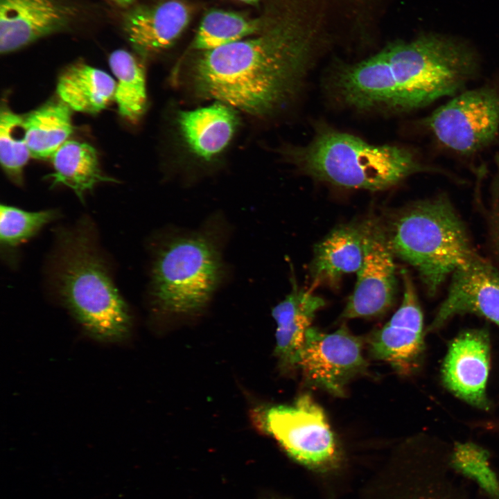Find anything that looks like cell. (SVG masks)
<instances>
[{
	"instance_id": "cell-1",
	"label": "cell",
	"mask_w": 499,
	"mask_h": 499,
	"mask_svg": "<svg viewBox=\"0 0 499 499\" xmlns=\"http://www.w3.org/2000/svg\"><path fill=\"white\" fill-rule=\"evenodd\" d=\"M324 14L319 0H265L256 34L200 53L193 67L196 89L254 116L281 109L324 46Z\"/></svg>"
},
{
	"instance_id": "cell-2",
	"label": "cell",
	"mask_w": 499,
	"mask_h": 499,
	"mask_svg": "<svg viewBox=\"0 0 499 499\" xmlns=\"http://www.w3.org/2000/svg\"><path fill=\"white\" fill-rule=\"evenodd\" d=\"M464 46L436 35L396 41L371 56L333 71L329 89L360 111L406 112L456 94L476 71Z\"/></svg>"
},
{
	"instance_id": "cell-3",
	"label": "cell",
	"mask_w": 499,
	"mask_h": 499,
	"mask_svg": "<svg viewBox=\"0 0 499 499\" xmlns=\"http://www.w3.org/2000/svg\"><path fill=\"white\" fill-rule=\"evenodd\" d=\"M286 150L305 175L347 189L382 191L428 169L406 148L372 144L324 125L308 143Z\"/></svg>"
},
{
	"instance_id": "cell-4",
	"label": "cell",
	"mask_w": 499,
	"mask_h": 499,
	"mask_svg": "<svg viewBox=\"0 0 499 499\" xmlns=\"http://www.w3.org/2000/svg\"><path fill=\"white\" fill-rule=\"evenodd\" d=\"M385 229L394 255L416 269L431 296L449 274L478 254L464 222L443 195L404 208Z\"/></svg>"
},
{
	"instance_id": "cell-5",
	"label": "cell",
	"mask_w": 499,
	"mask_h": 499,
	"mask_svg": "<svg viewBox=\"0 0 499 499\" xmlns=\"http://www.w3.org/2000/svg\"><path fill=\"white\" fill-rule=\"evenodd\" d=\"M61 244L57 283L67 308L96 339L117 342L127 338L132 323L128 307L89 235L67 232Z\"/></svg>"
},
{
	"instance_id": "cell-6",
	"label": "cell",
	"mask_w": 499,
	"mask_h": 499,
	"mask_svg": "<svg viewBox=\"0 0 499 499\" xmlns=\"http://www.w3.org/2000/svg\"><path fill=\"white\" fill-rule=\"evenodd\" d=\"M216 241L204 232L175 236L158 249L152 263L150 292L159 309L177 314L199 311L222 277Z\"/></svg>"
},
{
	"instance_id": "cell-7",
	"label": "cell",
	"mask_w": 499,
	"mask_h": 499,
	"mask_svg": "<svg viewBox=\"0 0 499 499\" xmlns=\"http://www.w3.org/2000/svg\"><path fill=\"white\" fill-rule=\"evenodd\" d=\"M423 123L437 140L462 154L475 152L495 138L499 128V89L466 91L437 109Z\"/></svg>"
},
{
	"instance_id": "cell-8",
	"label": "cell",
	"mask_w": 499,
	"mask_h": 499,
	"mask_svg": "<svg viewBox=\"0 0 499 499\" xmlns=\"http://www.w3.org/2000/svg\"><path fill=\"white\" fill-rule=\"evenodd\" d=\"M261 423L267 432L300 462L319 465L335 455V438L326 415L308 394L301 396L292 405L265 409Z\"/></svg>"
},
{
	"instance_id": "cell-9",
	"label": "cell",
	"mask_w": 499,
	"mask_h": 499,
	"mask_svg": "<svg viewBox=\"0 0 499 499\" xmlns=\"http://www.w3.org/2000/svg\"><path fill=\"white\" fill-rule=\"evenodd\" d=\"M366 367L362 340L344 325L331 333L308 329L297 367L311 385L342 396L348 382Z\"/></svg>"
},
{
	"instance_id": "cell-10",
	"label": "cell",
	"mask_w": 499,
	"mask_h": 499,
	"mask_svg": "<svg viewBox=\"0 0 499 499\" xmlns=\"http://www.w3.org/2000/svg\"><path fill=\"white\" fill-rule=\"evenodd\" d=\"M364 256L357 281L341 315L342 319L371 318L385 313L396 292L394 254L385 227L376 220L362 222Z\"/></svg>"
},
{
	"instance_id": "cell-11",
	"label": "cell",
	"mask_w": 499,
	"mask_h": 499,
	"mask_svg": "<svg viewBox=\"0 0 499 499\" xmlns=\"http://www.w3.org/2000/svg\"><path fill=\"white\" fill-rule=\"evenodd\" d=\"M403 296L400 307L369 339L371 356L389 363L401 374L419 367L423 355V317L410 274L401 271Z\"/></svg>"
},
{
	"instance_id": "cell-12",
	"label": "cell",
	"mask_w": 499,
	"mask_h": 499,
	"mask_svg": "<svg viewBox=\"0 0 499 499\" xmlns=\"http://www.w3.org/2000/svg\"><path fill=\"white\" fill-rule=\"evenodd\" d=\"M451 276L447 295L427 331H436L455 316L468 313L483 317L499 328V270L478 254Z\"/></svg>"
},
{
	"instance_id": "cell-13",
	"label": "cell",
	"mask_w": 499,
	"mask_h": 499,
	"mask_svg": "<svg viewBox=\"0 0 499 499\" xmlns=\"http://www.w3.org/2000/svg\"><path fill=\"white\" fill-rule=\"evenodd\" d=\"M490 342L486 329L459 333L450 343L444 358L441 380L455 396L480 410L491 404L487 394L489 372Z\"/></svg>"
},
{
	"instance_id": "cell-14",
	"label": "cell",
	"mask_w": 499,
	"mask_h": 499,
	"mask_svg": "<svg viewBox=\"0 0 499 499\" xmlns=\"http://www.w3.org/2000/svg\"><path fill=\"white\" fill-rule=\"evenodd\" d=\"M77 11L65 0H0L1 53L67 29Z\"/></svg>"
},
{
	"instance_id": "cell-15",
	"label": "cell",
	"mask_w": 499,
	"mask_h": 499,
	"mask_svg": "<svg viewBox=\"0 0 499 499\" xmlns=\"http://www.w3.org/2000/svg\"><path fill=\"white\" fill-rule=\"evenodd\" d=\"M192 14L191 6L182 0L138 6L125 15L123 30L138 53L151 55L170 46L186 28Z\"/></svg>"
},
{
	"instance_id": "cell-16",
	"label": "cell",
	"mask_w": 499,
	"mask_h": 499,
	"mask_svg": "<svg viewBox=\"0 0 499 499\" xmlns=\"http://www.w3.org/2000/svg\"><path fill=\"white\" fill-rule=\"evenodd\" d=\"M293 283L291 292L272 311L277 324L275 355L283 369L297 367L306 333L325 304L322 298Z\"/></svg>"
},
{
	"instance_id": "cell-17",
	"label": "cell",
	"mask_w": 499,
	"mask_h": 499,
	"mask_svg": "<svg viewBox=\"0 0 499 499\" xmlns=\"http://www.w3.org/2000/svg\"><path fill=\"white\" fill-rule=\"evenodd\" d=\"M363 256L362 222L333 229L315 246L310 268L313 285L334 286L343 275L357 273Z\"/></svg>"
},
{
	"instance_id": "cell-18",
	"label": "cell",
	"mask_w": 499,
	"mask_h": 499,
	"mask_svg": "<svg viewBox=\"0 0 499 499\" xmlns=\"http://www.w3.org/2000/svg\"><path fill=\"white\" fill-rule=\"evenodd\" d=\"M181 133L191 150L197 155L210 159L229 143L238 125L232 107L217 101L178 115Z\"/></svg>"
},
{
	"instance_id": "cell-19",
	"label": "cell",
	"mask_w": 499,
	"mask_h": 499,
	"mask_svg": "<svg viewBox=\"0 0 499 499\" xmlns=\"http://www.w3.org/2000/svg\"><path fill=\"white\" fill-rule=\"evenodd\" d=\"M116 82L108 73L83 62L67 67L57 84L59 98L71 110L94 114L114 98Z\"/></svg>"
},
{
	"instance_id": "cell-20",
	"label": "cell",
	"mask_w": 499,
	"mask_h": 499,
	"mask_svg": "<svg viewBox=\"0 0 499 499\" xmlns=\"http://www.w3.org/2000/svg\"><path fill=\"white\" fill-rule=\"evenodd\" d=\"M54 173L53 185H64L83 200L86 192L102 182L114 180L105 176L99 166L96 150L89 144L68 140L51 157Z\"/></svg>"
},
{
	"instance_id": "cell-21",
	"label": "cell",
	"mask_w": 499,
	"mask_h": 499,
	"mask_svg": "<svg viewBox=\"0 0 499 499\" xmlns=\"http://www.w3.org/2000/svg\"><path fill=\"white\" fill-rule=\"evenodd\" d=\"M71 109L60 99L49 101L23 117L31 157L50 158L72 133Z\"/></svg>"
},
{
	"instance_id": "cell-22",
	"label": "cell",
	"mask_w": 499,
	"mask_h": 499,
	"mask_svg": "<svg viewBox=\"0 0 499 499\" xmlns=\"http://www.w3.org/2000/svg\"><path fill=\"white\" fill-rule=\"evenodd\" d=\"M263 25L261 15L211 9L203 16L189 49L200 52L223 46L256 34Z\"/></svg>"
},
{
	"instance_id": "cell-23",
	"label": "cell",
	"mask_w": 499,
	"mask_h": 499,
	"mask_svg": "<svg viewBox=\"0 0 499 499\" xmlns=\"http://www.w3.org/2000/svg\"><path fill=\"white\" fill-rule=\"evenodd\" d=\"M109 64L116 78L114 99L119 112L130 122H136L146 105V89L143 67L137 58L123 49L113 51Z\"/></svg>"
},
{
	"instance_id": "cell-24",
	"label": "cell",
	"mask_w": 499,
	"mask_h": 499,
	"mask_svg": "<svg viewBox=\"0 0 499 499\" xmlns=\"http://www.w3.org/2000/svg\"><path fill=\"white\" fill-rule=\"evenodd\" d=\"M30 157L23 117L3 106L0 116V161L7 176L17 185L23 183V170Z\"/></svg>"
},
{
	"instance_id": "cell-25",
	"label": "cell",
	"mask_w": 499,
	"mask_h": 499,
	"mask_svg": "<svg viewBox=\"0 0 499 499\" xmlns=\"http://www.w3.org/2000/svg\"><path fill=\"white\" fill-rule=\"evenodd\" d=\"M56 217L54 210L27 211L1 204L0 238L2 245L14 247L36 234Z\"/></svg>"
},
{
	"instance_id": "cell-26",
	"label": "cell",
	"mask_w": 499,
	"mask_h": 499,
	"mask_svg": "<svg viewBox=\"0 0 499 499\" xmlns=\"http://www.w3.org/2000/svg\"><path fill=\"white\" fill-rule=\"evenodd\" d=\"M453 466L464 475L475 480L494 499H499V480L490 466L489 453L471 442L455 444L451 455Z\"/></svg>"
},
{
	"instance_id": "cell-27",
	"label": "cell",
	"mask_w": 499,
	"mask_h": 499,
	"mask_svg": "<svg viewBox=\"0 0 499 499\" xmlns=\"http://www.w3.org/2000/svg\"><path fill=\"white\" fill-rule=\"evenodd\" d=\"M118 6L125 8L131 5L135 0H108Z\"/></svg>"
},
{
	"instance_id": "cell-28",
	"label": "cell",
	"mask_w": 499,
	"mask_h": 499,
	"mask_svg": "<svg viewBox=\"0 0 499 499\" xmlns=\"http://www.w3.org/2000/svg\"><path fill=\"white\" fill-rule=\"evenodd\" d=\"M484 427L488 430L499 432V419L489 421Z\"/></svg>"
},
{
	"instance_id": "cell-29",
	"label": "cell",
	"mask_w": 499,
	"mask_h": 499,
	"mask_svg": "<svg viewBox=\"0 0 499 499\" xmlns=\"http://www.w3.org/2000/svg\"><path fill=\"white\" fill-rule=\"evenodd\" d=\"M241 2L252 5V6H259L260 3V0H238Z\"/></svg>"
}]
</instances>
